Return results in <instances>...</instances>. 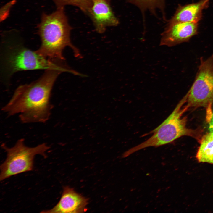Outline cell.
<instances>
[{"label": "cell", "mask_w": 213, "mask_h": 213, "mask_svg": "<svg viewBox=\"0 0 213 213\" xmlns=\"http://www.w3.org/2000/svg\"><path fill=\"white\" fill-rule=\"evenodd\" d=\"M68 71L65 65L47 70L37 80L20 85L2 111L9 116L19 114L23 123L45 122L53 107L50 100L54 83L59 74Z\"/></svg>", "instance_id": "cell-1"}, {"label": "cell", "mask_w": 213, "mask_h": 213, "mask_svg": "<svg viewBox=\"0 0 213 213\" xmlns=\"http://www.w3.org/2000/svg\"><path fill=\"white\" fill-rule=\"evenodd\" d=\"M38 27L41 44L35 51L37 53L51 60H64L62 51L68 46L73 50L76 57H80L79 51L71 42V28L65 14L64 7H57L51 14L43 13Z\"/></svg>", "instance_id": "cell-2"}, {"label": "cell", "mask_w": 213, "mask_h": 213, "mask_svg": "<svg viewBox=\"0 0 213 213\" xmlns=\"http://www.w3.org/2000/svg\"><path fill=\"white\" fill-rule=\"evenodd\" d=\"M187 100L186 94L169 116L151 132L153 134L152 136L144 142L125 151L123 154V157H128L146 148L159 147L170 143L183 136L196 137V131L188 128L186 127L187 118L182 117L183 113L188 108L187 105L183 106Z\"/></svg>", "instance_id": "cell-3"}, {"label": "cell", "mask_w": 213, "mask_h": 213, "mask_svg": "<svg viewBox=\"0 0 213 213\" xmlns=\"http://www.w3.org/2000/svg\"><path fill=\"white\" fill-rule=\"evenodd\" d=\"M24 140L23 138L19 139L11 148L5 144H2L1 147L6 152L7 156L0 167L1 181L12 176L32 170L36 155L47 157L45 153L50 147L46 143L30 147L25 145Z\"/></svg>", "instance_id": "cell-4"}, {"label": "cell", "mask_w": 213, "mask_h": 213, "mask_svg": "<svg viewBox=\"0 0 213 213\" xmlns=\"http://www.w3.org/2000/svg\"><path fill=\"white\" fill-rule=\"evenodd\" d=\"M5 64L9 75L22 70L53 69L64 64L62 61L47 59L21 45L9 49Z\"/></svg>", "instance_id": "cell-5"}, {"label": "cell", "mask_w": 213, "mask_h": 213, "mask_svg": "<svg viewBox=\"0 0 213 213\" xmlns=\"http://www.w3.org/2000/svg\"><path fill=\"white\" fill-rule=\"evenodd\" d=\"M189 107L210 106L213 103V54L200 63L191 88L186 94Z\"/></svg>", "instance_id": "cell-6"}, {"label": "cell", "mask_w": 213, "mask_h": 213, "mask_svg": "<svg viewBox=\"0 0 213 213\" xmlns=\"http://www.w3.org/2000/svg\"><path fill=\"white\" fill-rule=\"evenodd\" d=\"M197 23L179 22L167 26L162 34L160 45L173 46L187 42L197 33Z\"/></svg>", "instance_id": "cell-7"}, {"label": "cell", "mask_w": 213, "mask_h": 213, "mask_svg": "<svg viewBox=\"0 0 213 213\" xmlns=\"http://www.w3.org/2000/svg\"><path fill=\"white\" fill-rule=\"evenodd\" d=\"M88 14L96 30L100 33L104 32L107 27L116 26L119 24L107 0H92Z\"/></svg>", "instance_id": "cell-8"}, {"label": "cell", "mask_w": 213, "mask_h": 213, "mask_svg": "<svg viewBox=\"0 0 213 213\" xmlns=\"http://www.w3.org/2000/svg\"><path fill=\"white\" fill-rule=\"evenodd\" d=\"M88 204V199L68 186L63 188L60 200L52 209L41 213H83Z\"/></svg>", "instance_id": "cell-9"}, {"label": "cell", "mask_w": 213, "mask_h": 213, "mask_svg": "<svg viewBox=\"0 0 213 213\" xmlns=\"http://www.w3.org/2000/svg\"><path fill=\"white\" fill-rule=\"evenodd\" d=\"M209 0L198 2L184 6H179L167 26L179 22L197 23L201 19L202 12L207 7Z\"/></svg>", "instance_id": "cell-10"}, {"label": "cell", "mask_w": 213, "mask_h": 213, "mask_svg": "<svg viewBox=\"0 0 213 213\" xmlns=\"http://www.w3.org/2000/svg\"><path fill=\"white\" fill-rule=\"evenodd\" d=\"M200 145L196 155L199 162L213 164V133L210 132L201 138Z\"/></svg>", "instance_id": "cell-11"}, {"label": "cell", "mask_w": 213, "mask_h": 213, "mask_svg": "<svg viewBox=\"0 0 213 213\" xmlns=\"http://www.w3.org/2000/svg\"><path fill=\"white\" fill-rule=\"evenodd\" d=\"M137 6L143 12L148 9L152 13L156 9H159L165 18V0H126Z\"/></svg>", "instance_id": "cell-12"}, {"label": "cell", "mask_w": 213, "mask_h": 213, "mask_svg": "<svg viewBox=\"0 0 213 213\" xmlns=\"http://www.w3.org/2000/svg\"><path fill=\"white\" fill-rule=\"evenodd\" d=\"M57 7L66 5H72L79 7L83 12L88 13L92 3V0H52Z\"/></svg>", "instance_id": "cell-13"}, {"label": "cell", "mask_w": 213, "mask_h": 213, "mask_svg": "<svg viewBox=\"0 0 213 213\" xmlns=\"http://www.w3.org/2000/svg\"><path fill=\"white\" fill-rule=\"evenodd\" d=\"M209 117L208 119L209 130L210 132L213 133V112L211 114Z\"/></svg>", "instance_id": "cell-14"}]
</instances>
